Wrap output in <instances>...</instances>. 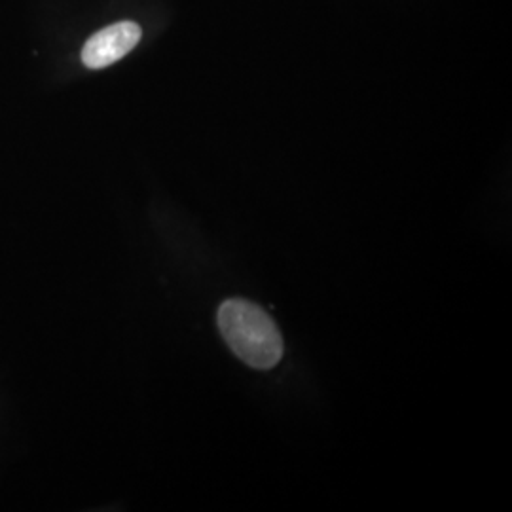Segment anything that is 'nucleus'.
<instances>
[{
  "label": "nucleus",
  "instance_id": "1",
  "mask_svg": "<svg viewBox=\"0 0 512 512\" xmlns=\"http://www.w3.org/2000/svg\"><path fill=\"white\" fill-rule=\"evenodd\" d=\"M219 329L230 349L253 368H274L283 355V340L272 317L253 302L234 298L219 310Z\"/></svg>",
  "mask_w": 512,
  "mask_h": 512
},
{
  "label": "nucleus",
  "instance_id": "2",
  "mask_svg": "<svg viewBox=\"0 0 512 512\" xmlns=\"http://www.w3.org/2000/svg\"><path fill=\"white\" fill-rule=\"evenodd\" d=\"M141 27L133 21H120L97 31L82 50V61L88 69H105L120 61L139 44Z\"/></svg>",
  "mask_w": 512,
  "mask_h": 512
}]
</instances>
